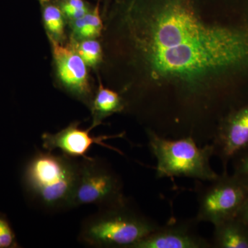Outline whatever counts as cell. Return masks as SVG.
Returning <instances> with one entry per match:
<instances>
[{
	"label": "cell",
	"mask_w": 248,
	"mask_h": 248,
	"mask_svg": "<svg viewBox=\"0 0 248 248\" xmlns=\"http://www.w3.org/2000/svg\"><path fill=\"white\" fill-rule=\"evenodd\" d=\"M214 156L221 161L223 171L236 155L248 148V102L223 116L211 141Z\"/></svg>",
	"instance_id": "7"
},
{
	"label": "cell",
	"mask_w": 248,
	"mask_h": 248,
	"mask_svg": "<svg viewBox=\"0 0 248 248\" xmlns=\"http://www.w3.org/2000/svg\"><path fill=\"white\" fill-rule=\"evenodd\" d=\"M201 0H133L144 22L138 45L155 79L186 84L187 115L207 112L202 79L218 81L232 104L248 102V0H226L223 19L205 23Z\"/></svg>",
	"instance_id": "1"
},
{
	"label": "cell",
	"mask_w": 248,
	"mask_h": 248,
	"mask_svg": "<svg viewBox=\"0 0 248 248\" xmlns=\"http://www.w3.org/2000/svg\"><path fill=\"white\" fill-rule=\"evenodd\" d=\"M213 248H248V226L238 217L214 226Z\"/></svg>",
	"instance_id": "11"
},
{
	"label": "cell",
	"mask_w": 248,
	"mask_h": 248,
	"mask_svg": "<svg viewBox=\"0 0 248 248\" xmlns=\"http://www.w3.org/2000/svg\"><path fill=\"white\" fill-rule=\"evenodd\" d=\"M56 2L69 22L83 17L91 11L84 0H60Z\"/></svg>",
	"instance_id": "16"
},
{
	"label": "cell",
	"mask_w": 248,
	"mask_h": 248,
	"mask_svg": "<svg viewBox=\"0 0 248 248\" xmlns=\"http://www.w3.org/2000/svg\"><path fill=\"white\" fill-rule=\"evenodd\" d=\"M148 145L156 160V177H186L208 182L218 176L210 165L211 143L200 146L191 138L170 139L146 129Z\"/></svg>",
	"instance_id": "4"
},
{
	"label": "cell",
	"mask_w": 248,
	"mask_h": 248,
	"mask_svg": "<svg viewBox=\"0 0 248 248\" xmlns=\"http://www.w3.org/2000/svg\"><path fill=\"white\" fill-rule=\"evenodd\" d=\"M89 128L84 130L79 128V122L70 124L66 128L58 133H45L42 135V147L45 151L53 152L60 150L62 154L70 157L78 159L86 157L91 147L94 144L108 148L122 155V152L105 143L109 139L122 138L124 134L110 136L94 137L90 134Z\"/></svg>",
	"instance_id": "10"
},
{
	"label": "cell",
	"mask_w": 248,
	"mask_h": 248,
	"mask_svg": "<svg viewBox=\"0 0 248 248\" xmlns=\"http://www.w3.org/2000/svg\"><path fill=\"white\" fill-rule=\"evenodd\" d=\"M42 17L48 38L62 43L65 36V19L56 1L41 0Z\"/></svg>",
	"instance_id": "13"
},
{
	"label": "cell",
	"mask_w": 248,
	"mask_h": 248,
	"mask_svg": "<svg viewBox=\"0 0 248 248\" xmlns=\"http://www.w3.org/2000/svg\"><path fill=\"white\" fill-rule=\"evenodd\" d=\"M79 173V160L53 152H36L28 161L24 183L37 208L58 213L73 208Z\"/></svg>",
	"instance_id": "2"
},
{
	"label": "cell",
	"mask_w": 248,
	"mask_h": 248,
	"mask_svg": "<svg viewBox=\"0 0 248 248\" xmlns=\"http://www.w3.org/2000/svg\"><path fill=\"white\" fill-rule=\"evenodd\" d=\"M159 226L128 199L115 206L98 208L85 218L78 240L91 248H133Z\"/></svg>",
	"instance_id": "3"
},
{
	"label": "cell",
	"mask_w": 248,
	"mask_h": 248,
	"mask_svg": "<svg viewBox=\"0 0 248 248\" xmlns=\"http://www.w3.org/2000/svg\"><path fill=\"white\" fill-rule=\"evenodd\" d=\"M195 217L170 220L159 226L133 248H213L211 241L199 233Z\"/></svg>",
	"instance_id": "9"
},
{
	"label": "cell",
	"mask_w": 248,
	"mask_h": 248,
	"mask_svg": "<svg viewBox=\"0 0 248 248\" xmlns=\"http://www.w3.org/2000/svg\"><path fill=\"white\" fill-rule=\"evenodd\" d=\"M195 190L198 203L196 219L213 226L237 216L248 197L247 187L228 171L212 181H196Z\"/></svg>",
	"instance_id": "6"
},
{
	"label": "cell",
	"mask_w": 248,
	"mask_h": 248,
	"mask_svg": "<svg viewBox=\"0 0 248 248\" xmlns=\"http://www.w3.org/2000/svg\"><path fill=\"white\" fill-rule=\"evenodd\" d=\"M71 46L88 66H97L102 62V46L96 39L76 40Z\"/></svg>",
	"instance_id": "15"
},
{
	"label": "cell",
	"mask_w": 248,
	"mask_h": 248,
	"mask_svg": "<svg viewBox=\"0 0 248 248\" xmlns=\"http://www.w3.org/2000/svg\"><path fill=\"white\" fill-rule=\"evenodd\" d=\"M236 217L242 220L248 226V197L245 201L244 203L243 204L242 206L240 209Z\"/></svg>",
	"instance_id": "19"
},
{
	"label": "cell",
	"mask_w": 248,
	"mask_h": 248,
	"mask_svg": "<svg viewBox=\"0 0 248 248\" xmlns=\"http://www.w3.org/2000/svg\"><path fill=\"white\" fill-rule=\"evenodd\" d=\"M16 237L9 222L0 216V248L16 247Z\"/></svg>",
	"instance_id": "18"
},
{
	"label": "cell",
	"mask_w": 248,
	"mask_h": 248,
	"mask_svg": "<svg viewBox=\"0 0 248 248\" xmlns=\"http://www.w3.org/2000/svg\"><path fill=\"white\" fill-rule=\"evenodd\" d=\"M57 74L62 86L71 95L91 107L92 91L87 65L73 48L49 38Z\"/></svg>",
	"instance_id": "8"
},
{
	"label": "cell",
	"mask_w": 248,
	"mask_h": 248,
	"mask_svg": "<svg viewBox=\"0 0 248 248\" xmlns=\"http://www.w3.org/2000/svg\"><path fill=\"white\" fill-rule=\"evenodd\" d=\"M127 200L123 181L110 163L102 158L88 156L79 160L73 208L89 204L98 208H108Z\"/></svg>",
	"instance_id": "5"
},
{
	"label": "cell",
	"mask_w": 248,
	"mask_h": 248,
	"mask_svg": "<svg viewBox=\"0 0 248 248\" xmlns=\"http://www.w3.org/2000/svg\"><path fill=\"white\" fill-rule=\"evenodd\" d=\"M70 23L73 35L76 36L77 40L96 39L102 33L103 23L98 6L94 9H91L83 17Z\"/></svg>",
	"instance_id": "14"
},
{
	"label": "cell",
	"mask_w": 248,
	"mask_h": 248,
	"mask_svg": "<svg viewBox=\"0 0 248 248\" xmlns=\"http://www.w3.org/2000/svg\"><path fill=\"white\" fill-rule=\"evenodd\" d=\"M126 107L125 101L119 93L99 85L95 96L90 108L92 111L93 122L90 130L102 124L103 120L109 116L122 112Z\"/></svg>",
	"instance_id": "12"
},
{
	"label": "cell",
	"mask_w": 248,
	"mask_h": 248,
	"mask_svg": "<svg viewBox=\"0 0 248 248\" xmlns=\"http://www.w3.org/2000/svg\"><path fill=\"white\" fill-rule=\"evenodd\" d=\"M41 1V0H39V1Z\"/></svg>",
	"instance_id": "20"
},
{
	"label": "cell",
	"mask_w": 248,
	"mask_h": 248,
	"mask_svg": "<svg viewBox=\"0 0 248 248\" xmlns=\"http://www.w3.org/2000/svg\"><path fill=\"white\" fill-rule=\"evenodd\" d=\"M231 163L233 175L248 189V148L234 156Z\"/></svg>",
	"instance_id": "17"
}]
</instances>
